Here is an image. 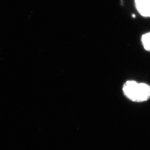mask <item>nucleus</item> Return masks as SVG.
Masks as SVG:
<instances>
[{
	"mask_svg": "<svg viewBox=\"0 0 150 150\" xmlns=\"http://www.w3.org/2000/svg\"><path fill=\"white\" fill-rule=\"evenodd\" d=\"M141 41L145 50L150 51V32H147L142 36Z\"/></svg>",
	"mask_w": 150,
	"mask_h": 150,
	"instance_id": "7ed1b4c3",
	"label": "nucleus"
},
{
	"mask_svg": "<svg viewBox=\"0 0 150 150\" xmlns=\"http://www.w3.org/2000/svg\"><path fill=\"white\" fill-rule=\"evenodd\" d=\"M135 6L140 15L150 17V0H134Z\"/></svg>",
	"mask_w": 150,
	"mask_h": 150,
	"instance_id": "f03ea898",
	"label": "nucleus"
},
{
	"mask_svg": "<svg viewBox=\"0 0 150 150\" xmlns=\"http://www.w3.org/2000/svg\"><path fill=\"white\" fill-rule=\"evenodd\" d=\"M125 96L134 102H144L150 98V86L144 83L128 81L123 85Z\"/></svg>",
	"mask_w": 150,
	"mask_h": 150,
	"instance_id": "f257e3e1",
	"label": "nucleus"
}]
</instances>
